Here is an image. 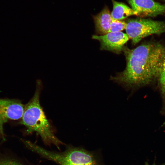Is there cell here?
<instances>
[{"mask_svg": "<svg viewBox=\"0 0 165 165\" xmlns=\"http://www.w3.org/2000/svg\"><path fill=\"white\" fill-rule=\"evenodd\" d=\"M25 106L18 100L0 99V137L5 140L3 126L9 120L22 118Z\"/></svg>", "mask_w": 165, "mask_h": 165, "instance_id": "cell-4", "label": "cell"}, {"mask_svg": "<svg viewBox=\"0 0 165 165\" xmlns=\"http://www.w3.org/2000/svg\"><path fill=\"white\" fill-rule=\"evenodd\" d=\"M92 38L98 40L101 44V50L110 51L119 53L124 44L130 39L127 34L121 31L109 32L101 35H93Z\"/></svg>", "mask_w": 165, "mask_h": 165, "instance_id": "cell-5", "label": "cell"}, {"mask_svg": "<svg viewBox=\"0 0 165 165\" xmlns=\"http://www.w3.org/2000/svg\"><path fill=\"white\" fill-rule=\"evenodd\" d=\"M113 10L111 13L113 19L121 20L131 15H137V13L124 3L112 0Z\"/></svg>", "mask_w": 165, "mask_h": 165, "instance_id": "cell-8", "label": "cell"}, {"mask_svg": "<svg viewBox=\"0 0 165 165\" xmlns=\"http://www.w3.org/2000/svg\"><path fill=\"white\" fill-rule=\"evenodd\" d=\"M159 76L162 92L163 94H165V53Z\"/></svg>", "mask_w": 165, "mask_h": 165, "instance_id": "cell-10", "label": "cell"}, {"mask_svg": "<svg viewBox=\"0 0 165 165\" xmlns=\"http://www.w3.org/2000/svg\"><path fill=\"white\" fill-rule=\"evenodd\" d=\"M127 66L122 72L111 79L126 89L148 84L159 76L165 53L161 44L150 42L130 49L124 46Z\"/></svg>", "mask_w": 165, "mask_h": 165, "instance_id": "cell-1", "label": "cell"}, {"mask_svg": "<svg viewBox=\"0 0 165 165\" xmlns=\"http://www.w3.org/2000/svg\"><path fill=\"white\" fill-rule=\"evenodd\" d=\"M126 24V22L124 21L112 19L110 24L109 33L121 31L125 29Z\"/></svg>", "mask_w": 165, "mask_h": 165, "instance_id": "cell-9", "label": "cell"}, {"mask_svg": "<svg viewBox=\"0 0 165 165\" xmlns=\"http://www.w3.org/2000/svg\"><path fill=\"white\" fill-rule=\"evenodd\" d=\"M126 23V34L134 44L149 35L165 32V23L162 21L138 18L129 20Z\"/></svg>", "mask_w": 165, "mask_h": 165, "instance_id": "cell-3", "label": "cell"}, {"mask_svg": "<svg viewBox=\"0 0 165 165\" xmlns=\"http://www.w3.org/2000/svg\"><path fill=\"white\" fill-rule=\"evenodd\" d=\"M145 165H149L148 162H146L145 163ZM152 165H156L155 163H154Z\"/></svg>", "mask_w": 165, "mask_h": 165, "instance_id": "cell-12", "label": "cell"}, {"mask_svg": "<svg viewBox=\"0 0 165 165\" xmlns=\"http://www.w3.org/2000/svg\"><path fill=\"white\" fill-rule=\"evenodd\" d=\"M137 16L153 17L165 13V4L154 0H127Z\"/></svg>", "mask_w": 165, "mask_h": 165, "instance_id": "cell-6", "label": "cell"}, {"mask_svg": "<svg viewBox=\"0 0 165 165\" xmlns=\"http://www.w3.org/2000/svg\"><path fill=\"white\" fill-rule=\"evenodd\" d=\"M96 30L99 34L104 35L109 33L112 18L108 7L105 6L94 17Z\"/></svg>", "mask_w": 165, "mask_h": 165, "instance_id": "cell-7", "label": "cell"}, {"mask_svg": "<svg viewBox=\"0 0 165 165\" xmlns=\"http://www.w3.org/2000/svg\"><path fill=\"white\" fill-rule=\"evenodd\" d=\"M42 84L41 80H37L35 93L25 106L23 115L20 123L25 126L28 134L35 132L45 142L58 145L61 142L54 134L52 127L40 104Z\"/></svg>", "mask_w": 165, "mask_h": 165, "instance_id": "cell-2", "label": "cell"}, {"mask_svg": "<svg viewBox=\"0 0 165 165\" xmlns=\"http://www.w3.org/2000/svg\"><path fill=\"white\" fill-rule=\"evenodd\" d=\"M0 165H21L18 163L9 160L0 159Z\"/></svg>", "mask_w": 165, "mask_h": 165, "instance_id": "cell-11", "label": "cell"}]
</instances>
